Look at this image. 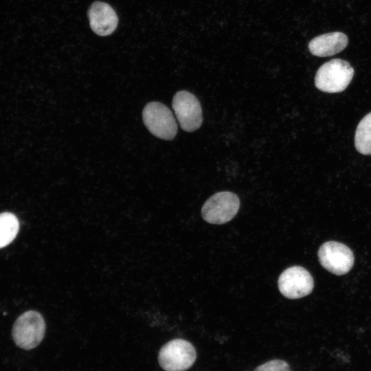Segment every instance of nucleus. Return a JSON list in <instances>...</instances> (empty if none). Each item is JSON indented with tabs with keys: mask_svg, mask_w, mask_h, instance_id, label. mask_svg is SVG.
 <instances>
[{
	"mask_svg": "<svg viewBox=\"0 0 371 371\" xmlns=\"http://www.w3.org/2000/svg\"><path fill=\"white\" fill-rule=\"evenodd\" d=\"M354 73V69L347 61L340 58L332 59L318 69L315 85L323 92L339 93L347 88Z\"/></svg>",
	"mask_w": 371,
	"mask_h": 371,
	"instance_id": "f257e3e1",
	"label": "nucleus"
},
{
	"mask_svg": "<svg viewBox=\"0 0 371 371\" xmlns=\"http://www.w3.org/2000/svg\"><path fill=\"white\" fill-rule=\"evenodd\" d=\"M45 328L42 315L36 311H28L21 315L14 323L12 339L18 347L29 350L41 342Z\"/></svg>",
	"mask_w": 371,
	"mask_h": 371,
	"instance_id": "f03ea898",
	"label": "nucleus"
},
{
	"mask_svg": "<svg viewBox=\"0 0 371 371\" xmlns=\"http://www.w3.org/2000/svg\"><path fill=\"white\" fill-rule=\"evenodd\" d=\"M143 121L148 130L155 137L173 139L177 133V124L172 111L159 102L148 103L142 112Z\"/></svg>",
	"mask_w": 371,
	"mask_h": 371,
	"instance_id": "7ed1b4c3",
	"label": "nucleus"
},
{
	"mask_svg": "<svg viewBox=\"0 0 371 371\" xmlns=\"http://www.w3.org/2000/svg\"><path fill=\"white\" fill-rule=\"evenodd\" d=\"M196 357L195 349L190 342L176 339L161 347L158 360L165 371H186L193 365Z\"/></svg>",
	"mask_w": 371,
	"mask_h": 371,
	"instance_id": "20e7f679",
	"label": "nucleus"
},
{
	"mask_svg": "<svg viewBox=\"0 0 371 371\" xmlns=\"http://www.w3.org/2000/svg\"><path fill=\"white\" fill-rule=\"evenodd\" d=\"M240 207L238 196L228 191L219 192L210 197L201 209L203 218L211 224H224L231 221Z\"/></svg>",
	"mask_w": 371,
	"mask_h": 371,
	"instance_id": "39448f33",
	"label": "nucleus"
},
{
	"mask_svg": "<svg viewBox=\"0 0 371 371\" xmlns=\"http://www.w3.org/2000/svg\"><path fill=\"white\" fill-rule=\"evenodd\" d=\"M317 256L320 265L325 269L337 276L347 273L354 265L352 250L337 241H328L322 245Z\"/></svg>",
	"mask_w": 371,
	"mask_h": 371,
	"instance_id": "423d86ee",
	"label": "nucleus"
},
{
	"mask_svg": "<svg viewBox=\"0 0 371 371\" xmlns=\"http://www.w3.org/2000/svg\"><path fill=\"white\" fill-rule=\"evenodd\" d=\"M172 108L181 128L186 132H193L202 124L203 115L200 102L190 92L185 90L175 93Z\"/></svg>",
	"mask_w": 371,
	"mask_h": 371,
	"instance_id": "0eeeda50",
	"label": "nucleus"
},
{
	"mask_svg": "<svg viewBox=\"0 0 371 371\" xmlns=\"http://www.w3.org/2000/svg\"><path fill=\"white\" fill-rule=\"evenodd\" d=\"M278 284L282 295L289 299H298L308 295L314 286L311 273L300 266H293L285 269L279 276Z\"/></svg>",
	"mask_w": 371,
	"mask_h": 371,
	"instance_id": "6e6552de",
	"label": "nucleus"
},
{
	"mask_svg": "<svg viewBox=\"0 0 371 371\" xmlns=\"http://www.w3.org/2000/svg\"><path fill=\"white\" fill-rule=\"evenodd\" d=\"M88 17L92 30L100 36H108L116 29L117 16L109 4L95 1L89 8Z\"/></svg>",
	"mask_w": 371,
	"mask_h": 371,
	"instance_id": "1a4fd4ad",
	"label": "nucleus"
},
{
	"mask_svg": "<svg viewBox=\"0 0 371 371\" xmlns=\"http://www.w3.org/2000/svg\"><path fill=\"white\" fill-rule=\"evenodd\" d=\"M348 43L347 36L340 32H333L317 36L308 43L310 52L316 56L335 55L344 49Z\"/></svg>",
	"mask_w": 371,
	"mask_h": 371,
	"instance_id": "9d476101",
	"label": "nucleus"
},
{
	"mask_svg": "<svg viewBox=\"0 0 371 371\" xmlns=\"http://www.w3.org/2000/svg\"><path fill=\"white\" fill-rule=\"evenodd\" d=\"M355 146L359 153L371 155V112L365 115L357 125Z\"/></svg>",
	"mask_w": 371,
	"mask_h": 371,
	"instance_id": "9b49d317",
	"label": "nucleus"
},
{
	"mask_svg": "<svg viewBox=\"0 0 371 371\" xmlns=\"http://www.w3.org/2000/svg\"><path fill=\"white\" fill-rule=\"evenodd\" d=\"M19 230L17 217L11 212L0 214V249L6 247L16 238Z\"/></svg>",
	"mask_w": 371,
	"mask_h": 371,
	"instance_id": "f8f14e48",
	"label": "nucleus"
},
{
	"mask_svg": "<svg viewBox=\"0 0 371 371\" xmlns=\"http://www.w3.org/2000/svg\"><path fill=\"white\" fill-rule=\"evenodd\" d=\"M254 371H291V370L286 362L275 359L257 367Z\"/></svg>",
	"mask_w": 371,
	"mask_h": 371,
	"instance_id": "ddd939ff",
	"label": "nucleus"
}]
</instances>
